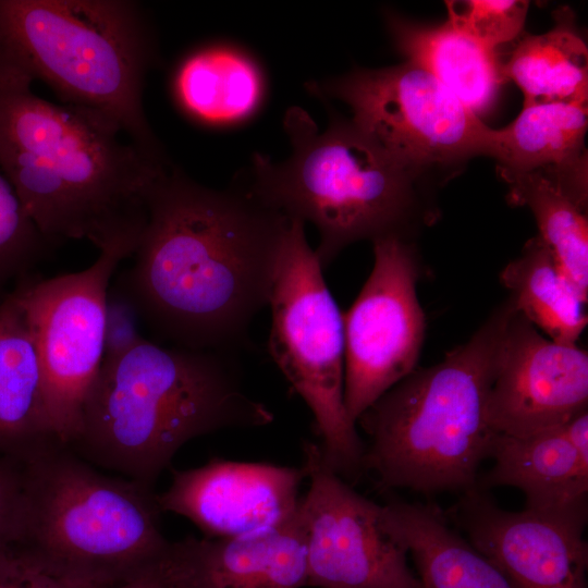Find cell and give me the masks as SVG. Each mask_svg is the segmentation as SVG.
<instances>
[{"instance_id":"6da1fadb","label":"cell","mask_w":588,"mask_h":588,"mask_svg":"<svg viewBox=\"0 0 588 588\" xmlns=\"http://www.w3.org/2000/svg\"><path fill=\"white\" fill-rule=\"evenodd\" d=\"M146 206L134 261L120 273L143 323L174 346L241 344L268 304L289 218L243 186L209 188L171 164Z\"/></svg>"},{"instance_id":"7a4b0ae2","label":"cell","mask_w":588,"mask_h":588,"mask_svg":"<svg viewBox=\"0 0 588 588\" xmlns=\"http://www.w3.org/2000/svg\"><path fill=\"white\" fill-rule=\"evenodd\" d=\"M33 81L0 68V169L54 245L88 240L101 250L139 236L147 192L170 166L125 142L105 114L37 96Z\"/></svg>"},{"instance_id":"3957f363","label":"cell","mask_w":588,"mask_h":588,"mask_svg":"<svg viewBox=\"0 0 588 588\" xmlns=\"http://www.w3.org/2000/svg\"><path fill=\"white\" fill-rule=\"evenodd\" d=\"M273 413L245 391L225 353L147 339L102 360L69 448L88 463L155 487L194 438L271 424Z\"/></svg>"},{"instance_id":"277c9868","label":"cell","mask_w":588,"mask_h":588,"mask_svg":"<svg viewBox=\"0 0 588 588\" xmlns=\"http://www.w3.org/2000/svg\"><path fill=\"white\" fill-rule=\"evenodd\" d=\"M503 301L463 344L430 367L416 368L358 418L369 443L364 470L378 488L431 494L477 486L498 432L488 401L499 346L515 310Z\"/></svg>"},{"instance_id":"5b68a950","label":"cell","mask_w":588,"mask_h":588,"mask_svg":"<svg viewBox=\"0 0 588 588\" xmlns=\"http://www.w3.org/2000/svg\"><path fill=\"white\" fill-rule=\"evenodd\" d=\"M156 45L143 8L126 0H0V68L40 79L66 105L117 122L166 160L144 112Z\"/></svg>"},{"instance_id":"8992f818","label":"cell","mask_w":588,"mask_h":588,"mask_svg":"<svg viewBox=\"0 0 588 588\" xmlns=\"http://www.w3.org/2000/svg\"><path fill=\"white\" fill-rule=\"evenodd\" d=\"M284 128L292 154L274 163L255 154L243 186L286 218L318 230L315 253L329 265L348 245L396 235L409 240L430 212L420 206L413 177L364 136L352 122L332 119L319 132L301 108L287 110Z\"/></svg>"},{"instance_id":"52a82bcc","label":"cell","mask_w":588,"mask_h":588,"mask_svg":"<svg viewBox=\"0 0 588 588\" xmlns=\"http://www.w3.org/2000/svg\"><path fill=\"white\" fill-rule=\"evenodd\" d=\"M24 517L17 544L56 576L110 588L154 568L169 541L155 487L103 475L68 445L23 463Z\"/></svg>"},{"instance_id":"ba28073f","label":"cell","mask_w":588,"mask_h":588,"mask_svg":"<svg viewBox=\"0 0 588 588\" xmlns=\"http://www.w3.org/2000/svg\"><path fill=\"white\" fill-rule=\"evenodd\" d=\"M268 304V348L315 418L323 461L344 480L364 471L365 444L344 402L343 316L305 234L290 219Z\"/></svg>"},{"instance_id":"9c48e42d","label":"cell","mask_w":588,"mask_h":588,"mask_svg":"<svg viewBox=\"0 0 588 588\" xmlns=\"http://www.w3.org/2000/svg\"><path fill=\"white\" fill-rule=\"evenodd\" d=\"M313 94L344 101L352 124L400 168L418 170L481 155L488 126L430 72L416 63L354 70Z\"/></svg>"},{"instance_id":"30bf717a","label":"cell","mask_w":588,"mask_h":588,"mask_svg":"<svg viewBox=\"0 0 588 588\" xmlns=\"http://www.w3.org/2000/svg\"><path fill=\"white\" fill-rule=\"evenodd\" d=\"M138 238L115 241L82 271L48 279L33 273L15 285L39 353L51 426L63 445H71L79 432L84 405L101 367L108 286Z\"/></svg>"},{"instance_id":"8fae6325","label":"cell","mask_w":588,"mask_h":588,"mask_svg":"<svg viewBox=\"0 0 588 588\" xmlns=\"http://www.w3.org/2000/svg\"><path fill=\"white\" fill-rule=\"evenodd\" d=\"M308 489L298 516L306 549L307 585L318 588H422L408 566L407 547L385 507L355 491L306 441Z\"/></svg>"},{"instance_id":"7c38bea8","label":"cell","mask_w":588,"mask_h":588,"mask_svg":"<svg viewBox=\"0 0 588 588\" xmlns=\"http://www.w3.org/2000/svg\"><path fill=\"white\" fill-rule=\"evenodd\" d=\"M372 244L371 272L342 313L344 402L354 422L417 368L427 328L417 295L424 269L415 245L396 235Z\"/></svg>"},{"instance_id":"4fadbf2b","label":"cell","mask_w":588,"mask_h":588,"mask_svg":"<svg viewBox=\"0 0 588 588\" xmlns=\"http://www.w3.org/2000/svg\"><path fill=\"white\" fill-rule=\"evenodd\" d=\"M444 514L516 588H588V512L505 511L476 486Z\"/></svg>"},{"instance_id":"5bb4252c","label":"cell","mask_w":588,"mask_h":588,"mask_svg":"<svg viewBox=\"0 0 588 588\" xmlns=\"http://www.w3.org/2000/svg\"><path fill=\"white\" fill-rule=\"evenodd\" d=\"M588 409V354L556 343L515 308L505 327L488 401L495 432L527 437Z\"/></svg>"},{"instance_id":"9a60e30c","label":"cell","mask_w":588,"mask_h":588,"mask_svg":"<svg viewBox=\"0 0 588 588\" xmlns=\"http://www.w3.org/2000/svg\"><path fill=\"white\" fill-rule=\"evenodd\" d=\"M305 479L303 465L212 458L196 468L173 469L157 502L162 513L186 517L205 537H236L293 518Z\"/></svg>"},{"instance_id":"2e32d148","label":"cell","mask_w":588,"mask_h":588,"mask_svg":"<svg viewBox=\"0 0 588 588\" xmlns=\"http://www.w3.org/2000/svg\"><path fill=\"white\" fill-rule=\"evenodd\" d=\"M157 571L162 588H302L307 568L298 510L248 535L169 541Z\"/></svg>"},{"instance_id":"e0dca14e","label":"cell","mask_w":588,"mask_h":588,"mask_svg":"<svg viewBox=\"0 0 588 588\" xmlns=\"http://www.w3.org/2000/svg\"><path fill=\"white\" fill-rule=\"evenodd\" d=\"M489 457L494 463L479 488H517L527 510L588 512V409L531 436L497 433Z\"/></svg>"},{"instance_id":"ac0fdd59","label":"cell","mask_w":588,"mask_h":588,"mask_svg":"<svg viewBox=\"0 0 588 588\" xmlns=\"http://www.w3.org/2000/svg\"><path fill=\"white\" fill-rule=\"evenodd\" d=\"M56 444L39 353L15 286L0 302V452L24 463Z\"/></svg>"},{"instance_id":"d6986e66","label":"cell","mask_w":588,"mask_h":588,"mask_svg":"<svg viewBox=\"0 0 588 588\" xmlns=\"http://www.w3.org/2000/svg\"><path fill=\"white\" fill-rule=\"evenodd\" d=\"M171 89L181 111L210 127H232L254 118L267 95L258 60L230 42L192 50L176 65Z\"/></svg>"},{"instance_id":"ffe728a7","label":"cell","mask_w":588,"mask_h":588,"mask_svg":"<svg viewBox=\"0 0 588 588\" xmlns=\"http://www.w3.org/2000/svg\"><path fill=\"white\" fill-rule=\"evenodd\" d=\"M384 507L412 555L422 588H516L451 528L438 506L389 498Z\"/></svg>"},{"instance_id":"44dd1931","label":"cell","mask_w":588,"mask_h":588,"mask_svg":"<svg viewBox=\"0 0 588 588\" xmlns=\"http://www.w3.org/2000/svg\"><path fill=\"white\" fill-rule=\"evenodd\" d=\"M505 181L511 203L531 210L538 236L588 299L587 168L536 171Z\"/></svg>"},{"instance_id":"7402d4cb","label":"cell","mask_w":588,"mask_h":588,"mask_svg":"<svg viewBox=\"0 0 588 588\" xmlns=\"http://www.w3.org/2000/svg\"><path fill=\"white\" fill-rule=\"evenodd\" d=\"M388 24L407 61L430 72L470 111L478 115L493 103L504 81L495 50L481 45L449 20L425 26L389 15Z\"/></svg>"},{"instance_id":"603a6c76","label":"cell","mask_w":588,"mask_h":588,"mask_svg":"<svg viewBox=\"0 0 588 588\" xmlns=\"http://www.w3.org/2000/svg\"><path fill=\"white\" fill-rule=\"evenodd\" d=\"M587 103L523 106L503 128L488 127L482 152L494 158L504 180L543 170H564L587 162L584 139Z\"/></svg>"},{"instance_id":"cb8c5ba5","label":"cell","mask_w":588,"mask_h":588,"mask_svg":"<svg viewBox=\"0 0 588 588\" xmlns=\"http://www.w3.org/2000/svg\"><path fill=\"white\" fill-rule=\"evenodd\" d=\"M517 311L550 340L577 345L588 323L585 298L539 236L500 272Z\"/></svg>"},{"instance_id":"d4e9b609","label":"cell","mask_w":588,"mask_h":588,"mask_svg":"<svg viewBox=\"0 0 588 588\" xmlns=\"http://www.w3.org/2000/svg\"><path fill=\"white\" fill-rule=\"evenodd\" d=\"M501 72L522 89L523 106L587 103L588 51L566 14L546 34L523 38Z\"/></svg>"},{"instance_id":"484cf974","label":"cell","mask_w":588,"mask_h":588,"mask_svg":"<svg viewBox=\"0 0 588 588\" xmlns=\"http://www.w3.org/2000/svg\"><path fill=\"white\" fill-rule=\"evenodd\" d=\"M54 246L32 220L0 172V302Z\"/></svg>"},{"instance_id":"4316f807","label":"cell","mask_w":588,"mask_h":588,"mask_svg":"<svg viewBox=\"0 0 588 588\" xmlns=\"http://www.w3.org/2000/svg\"><path fill=\"white\" fill-rule=\"evenodd\" d=\"M445 3L451 23L492 50L520 34L529 7L528 1L522 0H467Z\"/></svg>"},{"instance_id":"83f0119b","label":"cell","mask_w":588,"mask_h":588,"mask_svg":"<svg viewBox=\"0 0 588 588\" xmlns=\"http://www.w3.org/2000/svg\"><path fill=\"white\" fill-rule=\"evenodd\" d=\"M138 306L121 275L110 282L105 302L103 358H115L145 340Z\"/></svg>"},{"instance_id":"f1b7e54d","label":"cell","mask_w":588,"mask_h":588,"mask_svg":"<svg viewBox=\"0 0 588 588\" xmlns=\"http://www.w3.org/2000/svg\"><path fill=\"white\" fill-rule=\"evenodd\" d=\"M47 569L17 543L0 548V588H79Z\"/></svg>"},{"instance_id":"f546056e","label":"cell","mask_w":588,"mask_h":588,"mask_svg":"<svg viewBox=\"0 0 588 588\" xmlns=\"http://www.w3.org/2000/svg\"><path fill=\"white\" fill-rule=\"evenodd\" d=\"M23 462L0 458V548L19 541L24 517Z\"/></svg>"},{"instance_id":"4dcf8cb0","label":"cell","mask_w":588,"mask_h":588,"mask_svg":"<svg viewBox=\"0 0 588 588\" xmlns=\"http://www.w3.org/2000/svg\"><path fill=\"white\" fill-rule=\"evenodd\" d=\"M79 588H101V587H79ZM110 588H162V584L157 571V565L150 571L144 573L136 579H133L128 583L122 584L120 586L110 587Z\"/></svg>"}]
</instances>
